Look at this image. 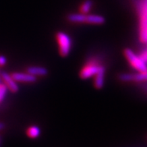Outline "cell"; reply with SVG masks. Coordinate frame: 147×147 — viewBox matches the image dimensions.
I'll list each match as a JSON object with an SVG mask.
<instances>
[{
  "label": "cell",
  "instance_id": "1",
  "mask_svg": "<svg viewBox=\"0 0 147 147\" xmlns=\"http://www.w3.org/2000/svg\"><path fill=\"white\" fill-rule=\"evenodd\" d=\"M124 55L126 59L128 60V62L134 69H135L138 71H147L146 62L140 55L136 54L131 49L126 48L124 51Z\"/></svg>",
  "mask_w": 147,
  "mask_h": 147
},
{
  "label": "cell",
  "instance_id": "2",
  "mask_svg": "<svg viewBox=\"0 0 147 147\" xmlns=\"http://www.w3.org/2000/svg\"><path fill=\"white\" fill-rule=\"evenodd\" d=\"M140 38L147 44V0H141L139 5Z\"/></svg>",
  "mask_w": 147,
  "mask_h": 147
},
{
  "label": "cell",
  "instance_id": "3",
  "mask_svg": "<svg viewBox=\"0 0 147 147\" xmlns=\"http://www.w3.org/2000/svg\"><path fill=\"white\" fill-rule=\"evenodd\" d=\"M56 39L59 45V51L63 57L67 56L71 53L72 47V41L71 37L64 32H59L56 35Z\"/></svg>",
  "mask_w": 147,
  "mask_h": 147
},
{
  "label": "cell",
  "instance_id": "4",
  "mask_svg": "<svg viewBox=\"0 0 147 147\" xmlns=\"http://www.w3.org/2000/svg\"><path fill=\"white\" fill-rule=\"evenodd\" d=\"M101 64H99L95 59L89 60V62L83 66L80 71V76L82 79H89L96 74Z\"/></svg>",
  "mask_w": 147,
  "mask_h": 147
},
{
  "label": "cell",
  "instance_id": "5",
  "mask_svg": "<svg viewBox=\"0 0 147 147\" xmlns=\"http://www.w3.org/2000/svg\"><path fill=\"white\" fill-rule=\"evenodd\" d=\"M123 82H147V71H138V73H124L119 77Z\"/></svg>",
  "mask_w": 147,
  "mask_h": 147
},
{
  "label": "cell",
  "instance_id": "6",
  "mask_svg": "<svg viewBox=\"0 0 147 147\" xmlns=\"http://www.w3.org/2000/svg\"><path fill=\"white\" fill-rule=\"evenodd\" d=\"M1 79L6 87L8 88V90L11 92H17L19 90L18 83L13 78L11 74H9L7 72H3L1 74Z\"/></svg>",
  "mask_w": 147,
  "mask_h": 147
},
{
  "label": "cell",
  "instance_id": "7",
  "mask_svg": "<svg viewBox=\"0 0 147 147\" xmlns=\"http://www.w3.org/2000/svg\"><path fill=\"white\" fill-rule=\"evenodd\" d=\"M11 76L18 83H32L36 81L37 78L28 72H14Z\"/></svg>",
  "mask_w": 147,
  "mask_h": 147
},
{
  "label": "cell",
  "instance_id": "8",
  "mask_svg": "<svg viewBox=\"0 0 147 147\" xmlns=\"http://www.w3.org/2000/svg\"><path fill=\"white\" fill-rule=\"evenodd\" d=\"M105 73H106V68L103 65H101L98 72L94 76V86L96 89H101L105 85Z\"/></svg>",
  "mask_w": 147,
  "mask_h": 147
},
{
  "label": "cell",
  "instance_id": "9",
  "mask_svg": "<svg viewBox=\"0 0 147 147\" xmlns=\"http://www.w3.org/2000/svg\"><path fill=\"white\" fill-rule=\"evenodd\" d=\"M27 72L37 78L47 75V69L43 66H30L27 68Z\"/></svg>",
  "mask_w": 147,
  "mask_h": 147
},
{
  "label": "cell",
  "instance_id": "10",
  "mask_svg": "<svg viewBox=\"0 0 147 147\" xmlns=\"http://www.w3.org/2000/svg\"><path fill=\"white\" fill-rule=\"evenodd\" d=\"M105 23V18L98 14H86V23L92 25H101Z\"/></svg>",
  "mask_w": 147,
  "mask_h": 147
},
{
  "label": "cell",
  "instance_id": "11",
  "mask_svg": "<svg viewBox=\"0 0 147 147\" xmlns=\"http://www.w3.org/2000/svg\"><path fill=\"white\" fill-rule=\"evenodd\" d=\"M68 21L74 23H86V14L83 13H73L68 16Z\"/></svg>",
  "mask_w": 147,
  "mask_h": 147
},
{
  "label": "cell",
  "instance_id": "12",
  "mask_svg": "<svg viewBox=\"0 0 147 147\" xmlns=\"http://www.w3.org/2000/svg\"><path fill=\"white\" fill-rule=\"evenodd\" d=\"M41 134V129L36 125H31L26 129V135L29 138L35 139L38 138L39 135Z\"/></svg>",
  "mask_w": 147,
  "mask_h": 147
},
{
  "label": "cell",
  "instance_id": "13",
  "mask_svg": "<svg viewBox=\"0 0 147 147\" xmlns=\"http://www.w3.org/2000/svg\"><path fill=\"white\" fill-rule=\"evenodd\" d=\"M92 5L93 3L92 2V0H85V1L82 3L80 7V13H83V14H89V11H91Z\"/></svg>",
  "mask_w": 147,
  "mask_h": 147
},
{
  "label": "cell",
  "instance_id": "14",
  "mask_svg": "<svg viewBox=\"0 0 147 147\" xmlns=\"http://www.w3.org/2000/svg\"><path fill=\"white\" fill-rule=\"evenodd\" d=\"M8 88L6 87L4 83H0V103H2L4 101L5 98L7 95Z\"/></svg>",
  "mask_w": 147,
  "mask_h": 147
},
{
  "label": "cell",
  "instance_id": "15",
  "mask_svg": "<svg viewBox=\"0 0 147 147\" xmlns=\"http://www.w3.org/2000/svg\"><path fill=\"white\" fill-rule=\"evenodd\" d=\"M7 63V59L5 56L0 55V66H4Z\"/></svg>",
  "mask_w": 147,
  "mask_h": 147
},
{
  "label": "cell",
  "instance_id": "16",
  "mask_svg": "<svg viewBox=\"0 0 147 147\" xmlns=\"http://www.w3.org/2000/svg\"><path fill=\"white\" fill-rule=\"evenodd\" d=\"M140 56H141L142 58H143V59L147 63V48L146 49L145 51H143V53H141L140 54Z\"/></svg>",
  "mask_w": 147,
  "mask_h": 147
},
{
  "label": "cell",
  "instance_id": "17",
  "mask_svg": "<svg viewBox=\"0 0 147 147\" xmlns=\"http://www.w3.org/2000/svg\"><path fill=\"white\" fill-rule=\"evenodd\" d=\"M5 128V125L4 123H2V122H0V131H2L3 128Z\"/></svg>",
  "mask_w": 147,
  "mask_h": 147
},
{
  "label": "cell",
  "instance_id": "18",
  "mask_svg": "<svg viewBox=\"0 0 147 147\" xmlns=\"http://www.w3.org/2000/svg\"><path fill=\"white\" fill-rule=\"evenodd\" d=\"M0 80H1V74H0ZM1 83V82H0Z\"/></svg>",
  "mask_w": 147,
  "mask_h": 147
}]
</instances>
